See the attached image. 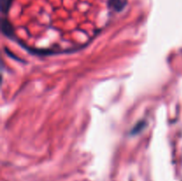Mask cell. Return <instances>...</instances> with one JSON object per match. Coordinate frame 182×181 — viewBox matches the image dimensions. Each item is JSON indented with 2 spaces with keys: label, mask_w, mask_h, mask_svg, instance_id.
<instances>
[{
  "label": "cell",
  "mask_w": 182,
  "mask_h": 181,
  "mask_svg": "<svg viewBox=\"0 0 182 181\" xmlns=\"http://www.w3.org/2000/svg\"><path fill=\"white\" fill-rule=\"evenodd\" d=\"M127 4V0H108V5L115 11H121L125 7Z\"/></svg>",
  "instance_id": "obj_1"
},
{
  "label": "cell",
  "mask_w": 182,
  "mask_h": 181,
  "mask_svg": "<svg viewBox=\"0 0 182 181\" xmlns=\"http://www.w3.org/2000/svg\"><path fill=\"white\" fill-rule=\"evenodd\" d=\"M12 3H13V0H2V11L4 13L7 12Z\"/></svg>",
  "instance_id": "obj_2"
}]
</instances>
